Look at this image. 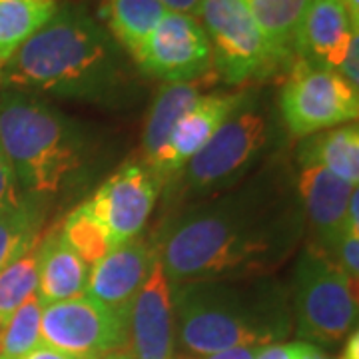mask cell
Here are the masks:
<instances>
[{
	"label": "cell",
	"mask_w": 359,
	"mask_h": 359,
	"mask_svg": "<svg viewBox=\"0 0 359 359\" xmlns=\"http://www.w3.org/2000/svg\"><path fill=\"white\" fill-rule=\"evenodd\" d=\"M156 262L152 242L134 238L112 248L88 271L86 292L90 299L126 320L128 309Z\"/></svg>",
	"instance_id": "obj_13"
},
{
	"label": "cell",
	"mask_w": 359,
	"mask_h": 359,
	"mask_svg": "<svg viewBox=\"0 0 359 359\" xmlns=\"http://www.w3.org/2000/svg\"><path fill=\"white\" fill-rule=\"evenodd\" d=\"M20 198H22V192L18 188L16 176H14L13 164H11L8 156L4 154V150L0 146V208L13 204Z\"/></svg>",
	"instance_id": "obj_27"
},
{
	"label": "cell",
	"mask_w": 359,
	"mask_h": 359,
	"mask_svg": "<svg viewBox=\"0 0 359 359\" xmlns=\"http://www.w3.org/2000/svg\"><path fill=\"white\" fill-rule=\"evenodd\" d=\"M358 26H353L341 0H311L299 28L295 62L335 72Z\"/></svg>",
	"instance_id": "obj_16"
},
{
	"label": "cell",
	"mask_w": 359,
	"mask_h": 359,
	"mask_svg": "<svg viewBox=\"0 0 359 359\" xmlns=\"http://www.w3.org/2000/svg\"><path fill=\"white\" fill-rule=\"evenodd\" d=\"M58 8L56 0H0V66L36 34Z\"/></svg>",
	"instance_id": "obj_23"
},
{
	"label": "cell",
	"mask_w": 359,
	"mask_h": 359,
	"mask_svg": "<svg viewBox=\"0 0 359 359\" xmlns=\"http://www.w3.org/2000/svg\"><path fill=\"white\" fill-rule=\"evenodd\" d=\"M166 13L168 8L158 0H100V14L112 39L132 60Z\"/></svg>",
	"instance_id": "obj_21"
},
{
	"label": "cell",
	"mask_w": 359,
	"mask_h": 359,
	"mask_svg": "<svg viewBox=\"0 0 359 359\" xmlns=\"http://www.w3.org/2000/svg\"><path fill=\"white\" fill-rule=\"evenodd\" d=\"M44 208L26 196L0 208V271L39 244Z\"/></svg>",
	"instance_id": "obj_22"
},
{
	"label": "cell",
	"mask_w": 359,
	"mask_h": 359,
	"mask_svg": "<svg viewBox=\"0 0 359 359\" xmlns=\"http://www.w3.org/2000/svg\"><path fill=\"white\" fill-rule=\"evenodd\" d=\"M297 359H334V358H330L327 353H323L318 346L306 344V346H304V351L299 353V358Z\"/></svg>",
	"instance_id": "obj_33"
},
{
	"label": "cell",
	"mask_w": 359,
	"mask_h": 359,
	"mask_svg": "<svg viewBox=\"0 0 359 359\" xmlns=\"http://www.w3.org/2000/svg\"><path fill=\"white\" fill-rule=\"evenodd\" d=\"M42 304L39 295L28 297L14 311L8 323L0 330V359H22L36 346H40V318Z\"/></svg>",
	"instance_id": "obj_25"
},
{
	"label": "cell",
	"mask_w": 359,
	"mask_h": 359,
	"mask_svg": "<svg viewBox=\"0 0 359 359\" xmlns=\"http://www.w3.org/2000/svg\"><path fill=\"white\" fill-rule=\"evenodd\" d=\"M0 146L26 198L46 205L76 186L92 158L88 132L25 90L0 92Z\"/></svg>",
	"instance_id": "obj_4"
},
{
	"label": "cell",
	"mask_w": 359,
	"mask_h": 359,
	"mask_svg": "<svg viewBox=\"0 0 359 359\" xmlns=\"http://www.w3.org/2000/svg\"><path fill=\"white\" fill-rule=\"evenodd\" d=\"M282 144L278 118L245 90L244 100L194 156L170 186L182 200H205L226 192L273 160Z\"/></svg>",
	"instance_id": "obj_5"
},
{
	"label": "cell",
	"mask_w": 359,
	"mask_h": 359,
	"mask_svg": "<svg viewBox=\"0 0 359 359\" xmlns=\"http://www.w3.org/2000/svg\"><path fill=\"white\" fill-rule=\"evenodd\" d=\"M359 34L355 32L353 39L349 42V48H347L346 58L344 62L339 65V68L335 70L339 76L344 78L347 82V86L351 90L359 92Z\"/></svg>",
	"instance_id": "obj_28"
},
{
	"label": "cell",
	"mask_w": 359,
	"mask_h": 359,
	"mask_svg": "<svg viewBox=\"0 0 359 359\" xmlns=\"http://www.w3.org/2000/svg\"><path fill=\"white\" fill-rule=\"evenodd\" d=\"M212 46V68L231 86L282 72L244 0H204L200 14Z\"/></svg>",
	"instance_id": "obj_7"
},
{
	"label": "cell",
	"mask_w": 359,
	"mask_h": 359,
	"mask_svg": "<svg viewBox=\"0 0 359 359\" xmlns=\"http://www.w3.org/2000/svg\"><path fill=\"white\" fill-rule=\"evenodd\" d=\"M174 359L264 347L292 332L287 287L273 278L198 280L172 287Z\"/></svg>",
	"instance_id": "obj_3"
},
{
	"label": "cell",
	"mask_w": 359,
	"mask_h": 359,
	"mask_svg": "<svg viewBox=\"0 0 359 359\" xmlns=\"http://www.w3.org/2000/svg\"><path fill=\"white\" fill-rule=\"evenodd\" d=\"M280 114L292 136L306 138L355 120L359 96L334 70L295 62L280 92Z\"/></svg>",
	"instance_id": "obj_8"
},
{
	"label": "cell",
	"mask_w": 359,
	"mask_h": 359,
	"mask_svg": "<svg viewBox=\"0 0 359 359\" xmlns=\"http://www.w3.org/2000/svg\"><path fill=\"white\" fill-rule=\"evenodd\" d=\"M36 250L39 244L0 271V330L8 323L14 311L39 290Z\"/></svg>",
	"instance_id": "obj_24"
},
{
	"label": "cell",
	"mask_w": 359,
	"mask_h": 359,
	"mask_svg": "<svg viewBox=\"0 0 359 359\" xmlns=\"http://www.w3.org/2000/svg\"><path fill=\"white\" fill-rule=\"evenodd\" d=\"M282 70L295 65L297 36L311 0H244Z\"/></svg>",
	"instance_id": "obj_19"
},
{
	"label": "cell",
	"mask_w": 359,
	"mask_h": 359,
	"mask_svg": "<svg viewBox=\"0 0 359 359\" xmlns=\"http://www.w3.org/2000/svg\"><path fill=\"white\" fill-rule=\"evenodd\" d=\"M122 355L124 359H174L172 285L158 257L128 309Z\"/></svg>",
	"instance_id": "obj_12"
},
{
	"label": "cell",
	"mask_w": 359,
	"mask_h": 359,
	"mask_svg": "<svg viewBox=\"0 0 359 359\" xmlns=\"http://www.w3.org/2000/svg\"><path fill=\"white\" fill-rule=\"evenodd\" d=\"M304 233L290 168L271 160L230 190L182 208L152 244L174 287L269 278L297 252Z\"/></svg>",
	"instance_id": "obj_1"
},
{
	"label": "cell",
	"mask_w": 359,
	"mask_h": 359,
	"mask_svg": "<svg viewBox=\"0 0 359 359\" xmlns=\"http://www.w3.org/2000/svg\"><path fill=\"white\" fill-rule=\"evenodd\" d=\"M148 76L168 82H194L212 70V46L194 16L170 13L156 25L134 58Z\"/></svg>",
	"instance_id": "obj_10"
},
{
	"label": "cell",
	"mask_w": 359,
	"mask_h": 359,
	"mask_svg": "<svg viewBox=\"0 0 359 359\" xmlns=\"http://www.w3.org/2000/svg\"><path fill=\"white\" fill-rule=\"evenodd\" d=\"M160 4H164L170 13H180L188 14V16H198L200 8H202V2L204 0H158Z\"/></svg>",
	"instance_id": "obj_31"
},
{
	"label": "cell",
	"mask_w": 359,
	"mask_h": 359,
	"mask_svg": "<svg viewBox=\"0 0 359 359\" xmlns=\"http://www.w3.org/2000/svg\"><path fill=\"white\" fill-rule=\"evenodd\" d=\"M299 166H321L334 176L358 188L359 182V130L355 124L311 134L297 150Z\"/></svg>",
	"instance_id": "obj_20"
},
{
	"label": "cell",
	"mask_w": 359,
	"mask_h": 359,
	"mask_svg": "<svg viewBox=\"0 0 359 359\" xmlns=\"http://www.w3.org/2000/svg\"><path fill=\"white\" fill-rule=\"evenodd\" d=\"M40 341L78 358H108L124 351L126 320L80 295L42 308Z\"/></svg>",
	"instance_id": "obj_9"
},
{
	"label": "cell",
	"mask_w": 359,
	"mask_h": 359,
	"mask_svg": "<svg viewBox=\"0 0 359 359\" xmlns=\"http://www.w3.org/2000/svg\"><path fill=\"white\" fill-rule=\"evenodd\" d=\"M60 231L88 268H92L98 259H102L112 250L102 224L94 218V214L84 204L66 216Z\"/></svg>",
	"instance_id": "obj_26"
},
{
	"label": "cell",
	"mask_w": 359,
	"mask_h": 359,
	"mask_svg": "<svg viewBox=\"0 0 359 359\" xmlns=\"http://www.w3.org/2000/svg\"><path fill=\"white\" fill-rule=\"evenodd\" d=\"M257 349H259V347H233V349L218 351V353H212V355L192 359H256Z\"/></svg>",
	"instance_id": "obj_32"
},
{
	"label": "cell",
	"mask_w": 359,
	"mask_h": 359,
	"mask_svg": "<svg viewBox=\"0 0 359 359\" xmlns=\"http://www.w3.org/2000/svg\"><path fill=\"white\" fill-rule=\"evenodd\" d=\"M8 88L94 106H124L136 94L128 56L84 6L66 4L2 65Z\"/></svg>",
	"instance_id": "obj_2"
},
{
	"label": "cell",
	"mask_w": 359,
	"mask_h": 359,
	"mask_svg": "<svg viewBox=\"0 0 359 359\" xmlns=\"http://www.w3.org/2000/svg\"><path fill=\"white\" fill-rule=\"evenodd\" d=\"M39 295L42 306L80 297L86 292L90 268L62 236L60 228L48 231L39 242Z\"/></svg>",
	"instance_id": "obj_17"
},
{
	"label": "cell",
	"mask_w": 359,
	"mask_h": 359,
	"mask_svg": "<svg viewBox=\"0 0 359 359\" xmlns=\"http://www.w3.org/2000/svg\"><path fill=\"white\" fill-rule=\"evenodd\" d=\"M353 26H359V0H341Z\"/></svg>",
	"instance_id": "obj_34"
},
{
	"label": "cell",
	"mask_w": 359,
	"mask_h": 359,
	"mask_svg": "<svg viewBox=\"0 0 359 359\" xmlns=\"http://www.w3.org/2000/svg\"><path fill=\"white\" fill-rule=\"evenodd\" d=\"M304 341L297 344H269L257 349L256 359H297L304 351Z\"/></svg>",
	"instance_id": "obj_29"
},
{
	"label": "cell",
	"mask_w": 359,
	"mask_h": 359,
	"mask_svg": "<svg viewBox=\"0 0 359 359\" xmlns=\"http://www.w3.org/2000/svg\"><path fill=\"white\" fill-rule=\"evenodd\" d=\"M22 359H88V358H78V355H70V353H65V351H58L54 347L46 346V344H40L36 346L28 355H25ZM100 359H124L122 353H116V355H108V358Z\"/></svg>",
	"instance_id": "obj_30"
},
{
	"label": "cell",
	"mask_w": 359,
	"mask_h": 359,
	"mask_svg": "<svg viewBox=\"0 0 359 359\" xmlns=\"http://www.w3.org/2000/svg\"><path fill=\"white\" fill-rule=\"evenodd\" d=\"M158 192L160 186L148 168L124 164L84 205L102 224L110 245L116 248L138 238L154 210Z\"/></svg>",
	"instance_id": "obj_11"
},
{
	"label": "cell",
	"mask_w": 359,
	"mask_h": 359,
	"mask_svg": "<svg viewBox=\"0 0 359 359\" xmlns=\"http://www.w3.org/2000/svg\"><path fill=\"white\" fill-rule=\"evenodd\" d=\"M353 186L321 166H304L295 180V192L302 204L306 228L313 231V245L332 257L341 236L347 204Z\"/></svg>",
	"instance_id": "obj_15"
},
{
	"label": "cell",
	"mask_w": 359,
	"mask_h": 359,
	"mask_svg": "<svg viewBox=\"0 0 359 359\" xmlns=\"http://www.w3.org/2000/svg\"><path fill=\"white\" fill-rule=\"evenodd\" d=\"M290 297L297 335L306 339L304 344L337 346L355 327V287L318 245L308 244L297 257Z\"/></svg>",
	"instance_id": "obj_6"
},
{
	"label": "cell",
	"mask_w": 359,
	"mask_h": 359,
	"mask_svg": "<svg viewBox=\"0 0 359 359\" xmlns=\"http://www.w3.org/2000/svg\"><path fill=\"white\" fill-rule=\"evenodd\" d=\"M244 96L245 90L233 94L216 92L202 96V100L176 124L164 154L160 156L152 170H148L158 186L172 184L178 178L186 164L212 140V136L228 120V116L240 106Z\"/></svg>",
	"instance_id": "obj_14"
},
{
	"label": "cell",
	"mask_w": 359,
	"mask_h": 359,
	"mask_svg": "<svg viewBox=\"0 0 359 359\" xmlns=\"http://www.w3.org/2000/svg\"><path fill=\"white\" fill-rule=\"evenodd\" d=\"M202 96L198 82H168L158 90L142 134V150L146 158L144 166L148 170H152L164 154L176 124L202 100Z\"/></svg>",
	"instance_id": "obj_18"
}]
</instances>
